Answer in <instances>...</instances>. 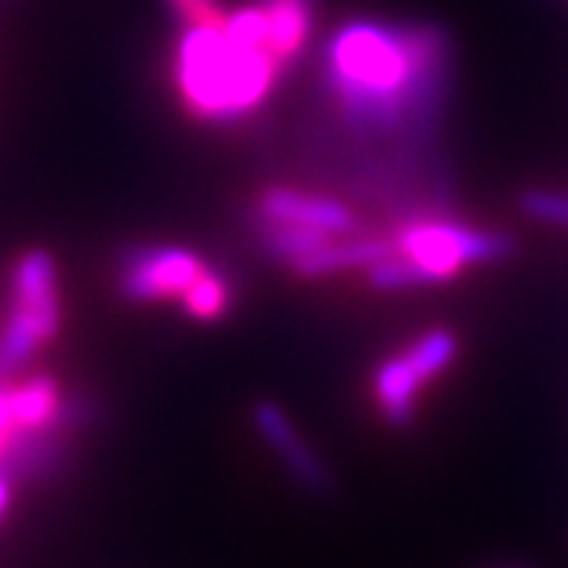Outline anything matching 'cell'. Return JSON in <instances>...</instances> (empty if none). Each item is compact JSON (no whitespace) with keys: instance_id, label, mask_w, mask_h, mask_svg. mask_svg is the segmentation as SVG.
Segmentation results:
<instances>
[{"instance_id":"13","label":"cell","mask_w":568,"mask_h":568,"mask_svg":"<svg viewBox=\"0 0 568 568\" xmlns=\"http://www.w3.org/2000/svg\"><path fill=\"white\" fill-rule=\"evenodd\" d=\"M519 210L542 224L568 226V192H551V189H531L519 197Z\"/></svg>"},{"instance_id":"4","label":"cell","mask_w":568,"mask_h":568,"mask_svg":"<svg viewBox=\"0 0 568 568\" xmlns=\"http://www.w3.org/2000/svg\"><path fill=\"white\" fill-rule=\"evenodd\" d=\"M59 322V276L53 255L47 250H30L12 273V314L0 334V386L55 337Z\"/></svg>"},{"instance_id":"12","label":"cell","mask_w":568,"mask_h":568,"mask_svg":"<svg viewBox=\"0 0 568 568\" xmlns=\"http://www.w3.org/2000/svg\"><path fill=\"white\" fill-rule=\"evenodd\" d=\"M183 307H186L189 316H195V320H217V316L224 314L226 307L232 302V287L226 282V276L215 273V270H203V276L197 278L192 287H189L183 296H180Z\"/></svg>"},{"instance_id":"7","label":"cell","mask_w":568,"mask_h":568,"mask_svg":"<svg viewBox=\"0 0 568 568\" xmlns=\"http://www.w3.org/2000/svg\"><path fill=\"white\" fill-rule=\"evenodd\" d=\"M253 221L302 226V230H314L322 235H334V239L357 232V215L343 201L291 186L264 189L255 201Z\"/></svg>"},{"instance_id":"6","label":"cell","mask_w":568,"mask_h":568,"mask_svg":"<svg viewBox=\"0 0 568 568\" xmlns=\"http://www.w3.org/2000/svg\"><path fill=\"white\" fill-rule=\"evenodd\" d=\"M201 255L174 244L131 247L120 262V293L128 302L180 300L203 276Z\"/></svg>"},{"instance_id":"2","label":"cell","mask_w":568,"mask_h":568,"mask_svg":"<svg viewBox=\"0 0 568 568\" xmlns=\"http://www.w3.org/2000/svg\"><path fill=\"white\" fill-rule=\"evenodd\" d=\"M284 68L267 50L241 44L221 23L183 27L174 47V84L192 116L235 125L253 116L276 88Z\"/></svg>"},{"instance_id":"11","label":"cell","mask_w":568,"mask_h":568,"mask_svg":"<svg viewBox=\"0 0 568 568\" xmlns=\"http://www.w3.org/2000/svg\"><path fill=\"white\" fill-rule=\"evenodd\" d=\"M64 397L59 392V383L47 374H36L18 389H12V418L21 429H41L50 426L61 415Z\"/></svg>"},{"instance_id":"3","label":"cell","mask_w":568,"mask_h":568,"mask_svg":"<svg viewBox=\"0 0 568 568\" xmlns=\"http://www.w3.org/2000/svg\"><path fill=\"white\" fill-rule=\"evenodd\" d=\"M514 253V239L505 232L479 230L456 217L424 215L406 217L392 235V255L366 270L377 291H412L458 276L473 264L501 262Z\"/></svg>"},{"instance_id":"1","label":"cell","mask_w":568,"mask_h":568,"mask_svg":"<svg viewBox=\"0 0 568 568\" xmlns=\"http://www.w3.org/2000/svg\"><path fill=\"white\" fill-rule=\"evenodd\" d=\"M322 88L348 131L424 149L449 88V41L435 23L354 18L322 53Z\"/></svg>"},{"instance_id":"10","label":"cell","mask_w":568,"mask_h":568,"mask_svg":"<svg viewBox=\"0 0 568 568\" xmlns=\"http://www.w3.org/2000/svg\"><path fill=\"white\" fill-rule=\"evenodd\" d=\"M392 255V239H377V235H339L331 239L325 247L307 255L305 262L296 264V273L307 278H322L331 273H345V270H368L372 264L383 262Z\"/></svg>"},{"instance_id":"5","label":"cell","mask_w":568,"mask_h":568,"mask_svg":"<svg viewBox=\"0 0 568 568\" xmlns=\"http://www.w3.org/2000/svg\"><path fill=\"white\" fill-rule=\"evenodd\" d=\"M458 354V339L453 331L433 328L420 334L395 357L383 359L374 374L377 409L389 424L406 426L418 409V392L438 374L447 372Z\"/></svg>"},{"instance_id":"14","label":"cell","mask_w":568,"mask_h":568,"mask_svg":"<svg viewBox=\"0 0 568 568\" xmlns=\"http://www.w3.org/2000/svg\"><path fill=\"white\" fill-rule=\"evenodd\" d=\"M183 27H201V23H221L226 18L224 0H165Z\"/></svg>"},{"instance_id":"8","label":"cell","mask_w":568,"mask_h":568,"mask_svg":"<svg viewBox=\"0 0 568 568\" xmlns=\"http://www.w3.org/2000/svg\"><path fill=\"white\" fill-rule=\"evenodd\" d=\"M253 424L255 429L262 433L264 442L270 444V449L282 458V464L291 470V476L305 487L307 494L314 496H328L331 494V473L328 467L322 464V458L316 456V449L302 438V433L296 429L287 412L282 406L262 400L255 404L253 409Z\"/></svg>"},{"instance_id":"9","label":"cell","mask_w":568,"mask_h":568,"mask_svg":"<svg viewBox=\"0 0 568 568\" xmlns=\"http://www.w3.org/2000/svg\"><path fill=\"white\" fill-rule=\"evenodd\" d=\"M258 7L267 21L270 53L282 68L300 61L314 30L316 0H258Z\"/></svg>"},{"instance_id":"15","label":"cell","mask_w":568,"mask_h":568,"mask_svg":"<svg viewBox=\"0 0 568 568\" xmlns=\"http://www.w3.org/2000/svg\"><path fill=\"white\" fill-rule=\"evenodd\" d=\"M12 476H9L7 464H3V458H0V519H3V514H7L9 508V499H12Z\"/></svg>"}]
</instances>
